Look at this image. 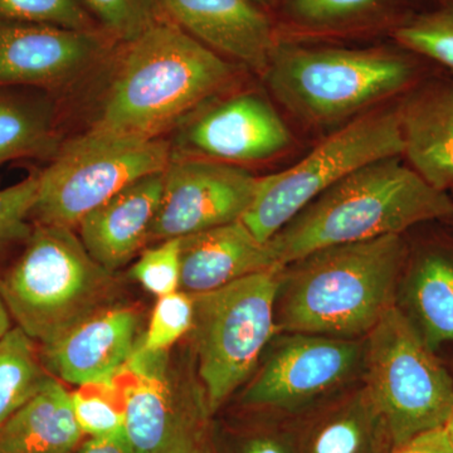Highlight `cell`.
<instances>
[{"instance_id":"6da1fadb","label":"cell","mask_w":453,"mask_h":453,"mask_svg":"<svg viewBox=\"0 0 453 453\" xmlns=\"http://www.w3.org/2000/svg\"><path fill=\"white\" fill-rule=\"evenodd\" d=\"M411 251L404 234L326 247L282 267L277 333L365 339L390 308Z\"/></svg>"},{"instance_id":"7a4b0ae2","label":"cell","mask_w":453,"mask_h":453,"mask_svg":"<svg viewBox=\"0 0 453 453\" xmlns=\"http://www.w3.org/2000/svg\"><path fill=\"white\" fill-rule=\"evenodd\" d=\"M438 65L392 43L369 47L277 42L264 76L273 96L310 127H333L401 98Z\"/></svg>"},{"instance_id":"3957f363","label":"cell","mask_w":453,"mask_h":453,"mask_svg":"<svg viewBox=\"0 0 453 453\" xmlns=\"http://www.w3.org/2000/svg\"><path fill=\"white\" fill-rule=\"evenodd\" d=\"M453 201L403 157L368 164L334 184L267 241L276 266L340 244L362 242L449 219Z\"/></svg>"},{"instance_id":"277c9868","label":"cell","mask_w":453,"mask_h":453,"mask_svg":"<svg viewBox=\"0 0 453 453\" xmlns=\"http://www.w3.org/2000/svg\"><path fill=\"white\" fill-rule=\"evenodd\" d=\"M127 44L96 127L157 138L231 83L234 65L168 20Z\"/></svg>"},{"instance_id":"5b68a950","label":"cell","mask_w":453,"mask_h":453,"mask_svg":"<svg viewBox=\"0 0 453 453\" xmlns=\"http://www.w3.org/2000/svg\"><path fill=\"white\" fill-rule=\"evenodd\" d=\"M0 294L17 326L47 345L118 303L119 285L73 228L35 223L20 255L0 275Z\"/></svg>"},{"instance_id":"8992f818","label":"cell","mask_w":453,"mask_h":453,"mask_svg":"<svg viewBox=\"0 0 453 453\" xmlns=\"http://www.w3.org/2000/svg\"><path fill=\"white\" fill-rule=\"evenodd\" d=\"M282 267L192 295L196 372L210 417L252 377L277 334L275 303Z\"/></svg>"},{"instance_id":"52a82bcc","label":"cell","mask_w":453,"mask_h":453,"mask_svg":"<svg viewBox=\"0 0 453 453\" xmlns=\"http://www.w3.org/2000/svg\"><path fill=\"white\" fill-rule=\"evenodd\" d=\"M173 155L165 140L94 127L65 142L38 174L32 219L76 228L80 220L134 181L162 173Z\"/></svg>"},{"instance_id":"ba28073f","label":"cell","mask_w":453,"mask_h":453,"mask_svg":"<svg viewBox=\"0 0 453 453\" xmlns=\"http://www.w3.org/2000/svg\"><path fill=\"white\" fill-rule=\"evenodd\" d=\"M363 380L395 449L443 427L452 412V375L398 305L365 338Z\"/></svg>"},{"instance_id":"9c48e42d","label":"cell","mask_w":453,"mask_h":453,"mask_svg":"<svg viewBox=\"0 0 453 453\" xmlns=\"http://www.w3.org/2000/svg\"><path fill=\"white\" fill-rule=\"evenodd\" d=\"M389 157H403L398 103L357 116L299 163L257 178L251 204L241 220L267 242L325 190L362 166Z\"/></svg>"},{"instance_id":"30bf717a","label":"cell","mask_w":453,"mask_h":453,"mask_svg":"<svg viewBox=\"0 0 453 453\" xmlns=\"http://www.w3.org/2000/svg\"><path fill=\"white\" fill-rule=\"evenodd\" d=\"M365 339L277 333L243 386L238 407L299 416L363 380Z\"/></svg>"},{"instance_id":"8fae6325","label":"cell","mask_w":453,"mask_h":453,"mask_svg":"<svg viewBox=\"0 0 453 453\" xmlns=\"http://www.w3.org/2000/svg\"><path fill=\"white\" fill-rule=\"evenodd\" d=\"M124 393L125 436L136 453H178L210 440L211 417L201 387L181 392L168 375V353L138 347L113 375Z\"/></svg>"},{"instance_id":"7c38bea8","label":"cell","mask_w":453,"mask_h":453,"mask_svg":"<svg viewBox=\"0 0 453 453\" xmlns=\"http://www.w3.org/2000/svg\"><path fill=\"white\" fill-rule=\"evenodd\" d=\"M257 177L243 166L202 157H172L149 242L181 238L242 219Z\"/></svg>"},{"instance_id":"4fadbf2b","label":"cell","mask_w":453,"mask_h":453,"mask_svg":"<svg viewBox=\"0 0 453 453\" xmlns=\"http://www.w3.org/2000/svg\"><path fill=\"white\" fill-rule=\"evenodd\" d=\"M181 142L196 157L241 166L279 157L290 148L292 135L266 98L240 94L199 113Z\"/></svg>"},{"instance_id":"5bb4252c","label":"cell","mask_w":453,"mask_h":453,"mask_svg":"<svg viewBox=\"0 0 453 453\" xmlns=\"http://www.w3.org/2000/svg\"><path fill=\"white\" fill-rule=\"evenodd\" d=\"M105 52V37L98 29L0 25V88L64 85L92 67Z\"/></svg>"},{"instance_id":"9a60e30c","label":"cell","mask_w":453,"mask_h":453,"mask_svg":"<svg viewBox=\"0 0 453 453\" xmlns=\"http://www.w3.org/2000/svg\"><path fill=\"white\" fill-rule=\"evenodd\" d=\"M138 306L120 301L101 309L47 345L44 368L56 380L82 384L112 377L135 353L142 334Z\"/></svg>"},{"instance_id":"2e32d148","label":"cell","mask_w":453,"mask_h":453,"mask_svg":"<svg viewBox=\"0 0 453 453\" xmlns=\"http://www.w3.org/2000/svg\"><path fill=\"white\" fill-rule=\"evenodd\" d=\"M174 25L226 59L264 74L277 37L273 12L255 0H159Z\"/></svg>"},{"instance_id":"e0dca14e","label":"cell","mask_w":453,"mask_h":453,"mask_svg":"<svg viewBox=\"0 0 453 453\" xmlns=\"http://www.w3.org/2000/svg\"><path fill=\"white\" fill-rule=\"evenodd\" d=\"M419 11L421 0H277L273 14L279 41L320 43L390 37Z\"/></svg>"},{"instance_id":"ac0fdd59","label":"cell","mask_w":453,"mask_h":453,"mask_svg":"<svg viewBox=\"0 0 453 453\" xmlns=\"http://www.w3.org/2000/svg\"><path fill=\"white\" fill-rule=\"evenodd\" d=\"M403 159L441 192L453 188V77L429 74L398 101Z\"/></svg>"},{"instance_id":"d6986e66","label":"cell","mask_w":453,"mask_h":453,"mask_svg":"<svg viewBox=\"0 0 453 453\" xmlns=\"http://www.w3.org/2000/svg\"><path fill=\"white\" fill-rule=\"evenodd\" d=\"M163 187L164 172L146 175L80 220V240L97 264L115 273L149 242Z\"/></svg>"},{"instance_id":"ffe728a7","label":"cell","mask_w":453,"mask_h":453,"mask_svg":"<svg viewBox=\"0 0 453 453\" xmlns=\"http://www.w3.org/2000/svg\"><path fill=\"white\" fill-rule=\"evenodd\" d=\"M296 429L299 453H389L395 449L363 380L296 416Z\"/></svg>"},{"instance_id":"44dd1931","label":"cell","mask_w":453,"mask_h":453,"mask_svg":"<svg viewBox=\"0 0 453 453\" xmlns=\"http://www.w3.org/2000/svg\"><path fill=\"white\" fill-rule=\"evenodd\" d=\"M273 267L281 266H276L268 243L235 220L180 238L179 290L203 294Z\"/></svg>"},{"instance_id":"7402d4cb","label":"cell","mask_w":453,"mask_h":453,"mask_svg":"<svg viewBox=\"0 0 453 453\" xmlns=\"http://www.w3.org/2000/svg\"><path fill=\"white\" fill-rule=\"evenodd\" d=\"M405 315L432 350L453 342V246L428 243L411 259Z\"/></svg>"},{"instance_id":"603a6c76","label":"cell","mask_w":453,"mask_h":453,"mask_svg":"<svg viewBox=\"0 0 453 453\" xmlns=\"http://www.w3.org/2000/svg\"><path fill=\"white\" fill-rule=\"evenodd\" d=\"M83 438L71 393L52 377L35 398L0 425V453H70Z\"/></svg>"},{"instance_id":"cb8c5ba5","label":"cell","mask_w":453,"mask_h":453,"mask_svg":"<svg viewBox=\"0 0 453 453\" xmlns=\"http://www.w3.org/2000/svg\"><path fill=\"white\" fill-rule=\"evenodd\" d=\"M210 453H299L296 416L240 407L234 418L211 426Z\"/></svg>"},{"instance_id":"d4e9b609","label":"cell","mask_w":453,"mask_h":453,"mask_svg":"<svg viewBox=\"0 0 453 453\" xmlns=\"http://www.w3.org/2000/svg\"><path fill=\"white\" fill-rule=\"evenodd\" d=\"M53 107L40 98L0 94V165L53 153Z\"/></svg>"},{"instance_id":"484cf974","label":"cell","mask_w":453,"mask_h":453,"mask_svg":"<svg viewBox=\"0 0 453 453\" xmlns=\"http://www.w3.org/2000/svg\"><path fill=\"white\" fill-rule=\"evenodd\" d=\"M50 378L40 344L17 325L12 327L0 340V425L35 398Z\"/></svg>"},{"instance_id":"4316f807","label":"cell","mask_w":453,"mask_h":453,"mask_svg":"<svg viewBox=\"0 0 453 453\" xmlns=\"http://www.w3.org/2000/svg\"><path fill=\"white\" fill-rule=\"evenodd\" d=\"M389 38L453 77V0L417 12Z\"/></svg>"},{"instance_id":"83f0119b","label":"cell","mask_w":453,"mask_h":453,"mask_svg":"<svg viewBox=\"0 0 453 453\" xmlns=\"http://www.w3.org/2000/svg\"><path fill=\"white\" fill-rule=\"evenodd\" d=\"M77 425L88 437L125 434L127 408L124 393L115 378L88 381L71 393Z\"/></svg>"},{"instance_id":"f1b7e54d","label":"cell","mask_w":453,"mask_h":453,"mask_svg":"<svg viewBox=\"0 0 453 453\" xmlns=\"http://www.w3.org/2000/svg\"><path fill=\"white\" fill-rule=\"evenodd\" d=\"M193 323L195 301L192 295L179 290L157 297L139 348L146 353H169L179 340L190 333Z\"/></svg>"},{"instance_id":"f546056e","label":"cell","mask_w":453,"mask_h":453,"mask_svg":"<svg viewBox=\"0 0 453 453\" xmlns=\"http://www.w3.org/2000/svg\"><path fill=\"white\" fill-rule=\"evenodd\" d=\"M11 23L97 29L83 0H0V25Z\"/></svg>"},{"instance_id":"4dcf8cb0","label":"cell","mask_w":453,"mask_h":453,"mask_svg":"<svg viewBox=\"0 0 453 453\" xmlns=\"http://www.w3.org/2000/svg\"><path fill=\"white\" fill-rule=\"evenodd\" d=\"M107 35L129 43L162 22L159 0H83Z\"/></svg>"},{"instance_id":"1f68e13d","label":"cell","mask_w":453,"mask_h":453,"mask_svg":"<svg viewBox=\"0 0 453 453\" xmlns=\"http://www.w3.org/2000/svg\"><path fill=\"white\" fill-rule=\"evenodd\" d=\"M38 174L0 190V262L31 234L29 225L37 198Z\"/></svg>"},{"instance_id":"d6a6232c","label":"cell","mask_w":453,"mask_h":453,"mask_svg":"<svg viewBox=\"0 0 453 453\" xmlns=\"http://www.w3.org/2000/svg\"><path fill=\"white\" fill-rule=\"evenodd\" d=\"M129 275L157 299L179 291L180 238L160 241L145 250L130 268Z\"/></svg>"},{"instance_id":"836d02e7","label":"cell","mask_w":453,"mask_h":453,"mask_svg":"<svg viewBox=\"0 0 453 453\" xmlns=\"http://www.w3.org/2000/svg\"><path fill=\"white\" fill-rule=\"evenodd\" d=\"M389 453H453V447L443 427L432 429L412 438Z\"/></svg>"},{"instance_id":"e575fe53","label":"cell","mask_w":453,"mask_h":453,"mask_svg":"<svg viewBox=\"0 0 453 453\" xmlns=\"http://www.w3.org/2000/svg\"><path fill=\"white\" fill-rule=\"evenodd\" d=\"M74 453H136L125 434L112 437H88Z\"/></svg>"},{"instance_id":"d590c367","label":"cell","mask_w":453,"mask_h":453,"mask_svg":"<svg viewBox=\"0 0 453 453\" xmlns=\"http://www.w3.org/2000/svg\"><path fill=\"white\" fill-rule=\"evenodd\" d=\"M12 321H13V318H12L11 312H9L7 308V303H5L2 294H0V340L4 338L9 333V330L13 327L12 326Z\"/></svg>"},{"instance_id":"8d00e7d4","label":"cell","mask_w":453,"mask_h":453,"mask_svg":"<svg viewBox=\"0 0 453 453\" xmlns=\"http://www.w3.org/2000/svg\"><path fill=\"white\" fill-rule=\"evenodd\" d=\"M443 429H445L446 436L449 438V443L453 447V410L452 412L449 413V418L443 426Z\"/></svg>"},{"instance_id":"74e56055","label":"cell","mask_w":453,"mask_h":453,"mask_svg":"<svg viewBox=\"0 0 453 453\" xmlns=\"http://www.w3.org/2000/svg\"><path fill=\"white\" fill-rule=\"evenodd\" d=\"M178 453H210V440L207 443H203L201 446L192 447V449H184Z\"/></svg>"},{"instance_id":"f35d334b","label":"cell","mask_w":453,"mask_h":453,"mask_svg":"<svg viewBox=\"0 0 453 453\" xmlns=\"http://www.w3.org/2000/svg\"><path fill=\"white\" fill-rule=\"evenodd\" d=\"M257 4L261 5V7L268 9V11L273 12V8H275L277 0H255Z\"/></svg>"},{"instance_id":"ab89813d","label":"cell","mask_w":453,"mask_h":453,"mask_svg":"<svg viewBox=\"0 0 453 453\" xmlns=\"http://www.w3.org/2000/svg\"><path fill=\"white\" fill-rule=\"evenodd\" d=\"M438 0H421L422 9L432 7V5L436 4Z\"/></svg>"},{"instance_id":"60d3db41","label":"cell","mask_w":453,"mask_h":453,"mask_svg":"<svg viewBox=\"0 0 453 453\" xmlns=\"http://www.w3.org/2000/svg\"><path fill=\"white\" fill-rule=\"evenodd\" d=\"M449 195L451 196V198L453 201V188H452V189H449Z\"/></svg>"},{"instance_id":"b9f144b4","label":"cell","mask_w":453,"mask_h":453,"mask_svg":"<svg viewBox=\"0 0 453 453\" xmlns=\"http://www.w3.org/2000/svg\"><path fill=\"white\" fill-rule=\"evenodd\" d=\"M74 452H76V451H74ZM74 452H70V453H74Z\"/></svg>"}]
</instances>
